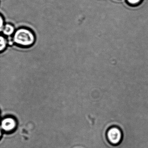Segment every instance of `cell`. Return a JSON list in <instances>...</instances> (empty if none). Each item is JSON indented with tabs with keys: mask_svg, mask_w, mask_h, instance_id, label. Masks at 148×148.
<instances>
[{
	"mask_svg": "<svg viewBox=\"0 0 148 148\" xmlns=\"http://www.w3.org/2000/svg\"><path fill=\"white\" fill-rule=\"evenodd\" d=\"M36 38L32 31L26 27H21L15 31L13 41L18 46L28 47L35 43Z\"/></svg>",
	"mask_w": 148,
	"mask_h": 148,
	"instance_id": "cell-1",
	"label": "cell"
},
{
	"mask_svg": "<svg viewBox=\"0 0 148 148\" xmlns=\"http://www.w3.org/2000/svg\"><path fill=\"white\" fill-rule=\"evenodd\" d=\"M107 139L113 145H117L120 143L123 138V133L119 128L113 127L110 128L106 132Z\"/></svg>",
	"mask_w": 148,
	"mask_h": 148,
	"instance_id": "cell-2",
	"label": "cell"
},
{
	"mask_svg": "<svg viewBox=\"0 0 148 148\" xmlns=\"http://www.w3.org/2000/svg\"><path fill=\"white\" fill-rule=\"evenodd\" d=\"M17 123L15 119L12 117H7L1 121V129L7 133L13 132L17 127Z\"/></svg>",
	"mask_w": 148,
	"mask_h": 148,
	"instance_id": "cell-3",
	"label": "cell"
},
{
	"mask_svg": "<svg viewBox=\"0 0 148 148\" xmlns=\"http://www.w3.org/2000/svg\"><path fill=\"white\" fill-rule=\"evenodd\" d=\"M5 36H11L15 33L14 26L12 24H6L5 25L2 30L1 31Z\"/></svg>",
	"mask_w": 148,
	"mask_h": 148,
	"instance_id": "cell-4",
	"label": "cell"
},
{
	"mask_svg": "<svg viewBox=\"0 0 148 148\" xmlns=\"http://www.w3.org/2000/svg\"><path fill=\"white\" fill-rule=\"evenodd\" d=\"M8 41L4 36L1 35L0 37V51L1 52L5 51L7 47Z\"/></svg>",
	"mask_w": 148,
	"mask_h": 148,
	"instance_id": "cell-5",
	"label": "cell"
},
{
	"mask_svg": "<svg viewBox=\"0 0 148 148\" xmlns=\"http://www.w3.org/2000/svg\"><path fill=\"white\" fill-rule=\"evenodd\" d=\"M1 23H0V31H1L3 29V27L5 26V24H4V20L3 18V17L2 15L1 16Z\"/></svg>",
	"mask_w": 148,
	"mask_h": 148,
	"instance_id": "cell-6",
	"label": "cell"
},
{
	"mask_svg": "<svg viewBox=\"0 0 148 148\" xmlns=\"http://www.w3.org/2000/svg\"><path fill=\"white\" fill-rule=\"evenodd\" d=\"M127 1L130 4L132 5H136L140 2L141 0H127Z\"/></svg>",
	"mask_w": 148,
	"mask_h": 148,
	"instance_id": "cell-7",
	"label": "cell"
}]
</instances>
